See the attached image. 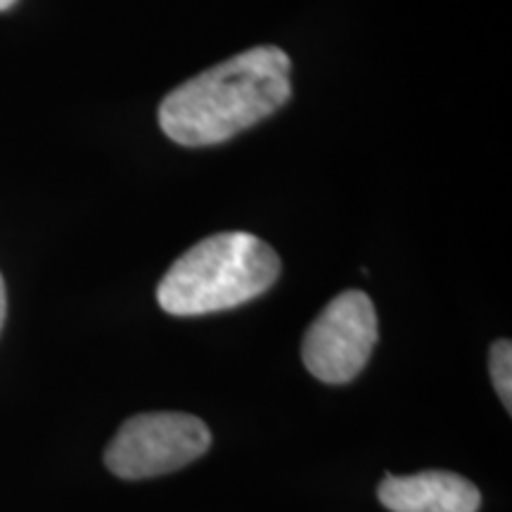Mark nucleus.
<instances>
[{
    "mask_svg": "<svg viewBox=\"0 0 512 512\" xmlns=\"http://www.w3.org/2000/svg\"><path fill=\"white\" fill-rule=\"evenodd\" d=\"M290 74L285 50L249 48L176 86L159 105V126L185 147L226 143L290 100Z\"/></svg>",
    "mask_w": 512,
    "mask_h": 512,
    "instance_id": "f257e3e1",
    "label": "nucleus"
},
{
    "mask_svg": "<svg viewBox=\"0 0 512 512\" xmlns=\"http://www.w3.org/2000/svg\"><path fill=\"white\" fill-rule=\"evenodd\" d=\"M278 275L280 256L256 235H209L166 271L157 302L171 316H207L252 302Z\"/></svg>",
    "mask_w": 512,
    "mask_h": 512,
    "instance_id": "f03ea898",
    "label": "nucleus"
},
{
    "mask_svg": "<svg viewBox=\"0 0 512 512\" xmlns=\"http://www.w3.org/2000/svg\"><path fill=\"white\" fill-rule=\"evenodd\" d=\"M211 432L188 413H140L119 427L105 465L121 479H150L181 470L207 453Z\"/></svg>",
    "mask_w": 512,
    "mask_h": 512,
    "instance_id": "7ed1b4c3",
    "label": "nucleus"
},
{
    "mask_svg": "<svg viewBox=\"0 0 512 512\" xmlns=\"http://www.w3.org/2000/svg\"><path fill=\"white\" fill-rule=\"evenodd\" d=\"M375 342L377 313L370 297L361 290L342 292L306 330L304 366L320 382H351L366 368Z\"/></svg>",
    "mask_w": 512,
    "mask_h": 512,
    "instance_id": "20e7f679",
    "label": "nucleus"
},
{
    "mask_svg": "<svg viewBox=\"0 0 512 512\" xmlns=\"http://www.w3.org/2000/svg\"><path fill=\"white\" fill-rule=\"evenodd\" d=\"M377 498L392 512H477L482 494L456 472L427 470L408 477H384Z\"/></svg>",
    "mask_w": 512,
    "mask_h": 512,
    "instance_id": "39448f33",
    "label": "nucleus"
},
{
    "mask_svg": "<svg viewBox=\"0 0 512 512\" xmlns=\"http://www.w3.org/2000/svg\"><path fill=\"white\" fill-rule=\"evenodd\" d=\"M489 368H491V380L498 392V399L503 401V406L512 408V344L510 339H498L491 347L489 354Z\"/></svg>",
    "mask_w": 512,
    "mask_h": 512,
    "instance_id": "423d86ee",
    "label": "nucleus"
},
{
    "mask_svg": "<svg viewBox=\"0 0 512 512\" xmlns=\"http://www.w3.org/2000/svg\"><path fill=\"white\" fill-rule=\"evenodd\" d=\"M5 313H8V292H5V280L0 275V330L5 325Z\"/></svg>",
    "mask_w": 512,
    "mask_h": 512,
    "instance_id": "0eeeda50",
    "label": "nucleus"
},
{
    "mask_svg": "<svg viewBox=\"0 0 512 512\" xmlns=\"http://www.w3.org/2000/svg\"><path fill=\"white\" fill-rule=\"evenodd\" d=\"M17 0H0V10H10Z\"/></svg>",
    "mask_w": 512,
    "mask_h": 512,
    "instance_id": "6e6552de",
    "label": "nucleus"
}]
</instances>
